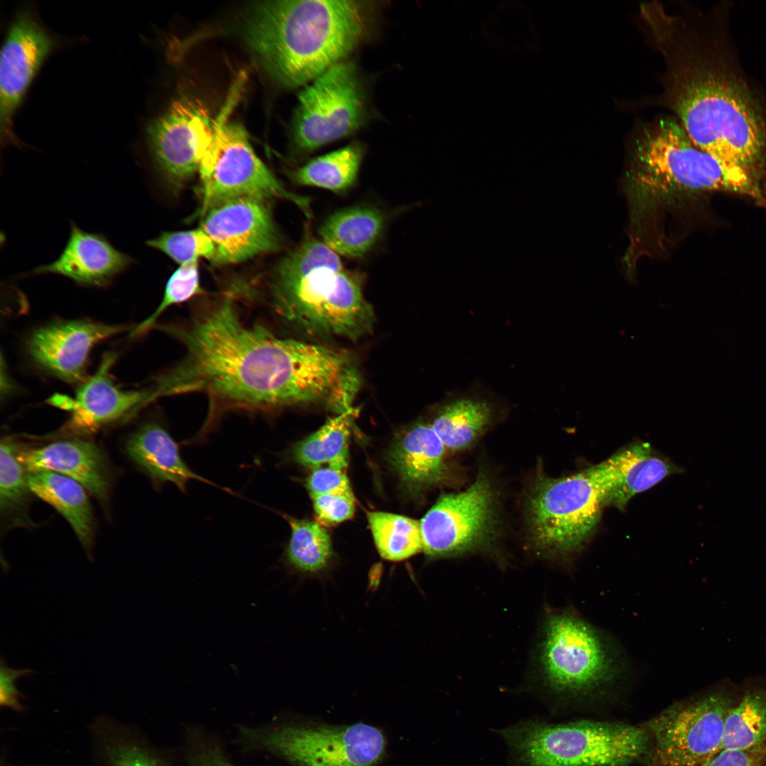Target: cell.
Here are the masks:
<instances>
[{
	"label": "cell",
	"mask_w": 766,
	"mask_h": 766,
	"mask_svg": "<svg viewBox=\"0 0 766 766\" xmlns=\"http://www.w3.org/2000/svg\"><path fill=\"white\" fill-rule=\"evenodd\" d=\"M628 177L631 194L645 206L709 192L735 193L766 206V192L761 187L698 148L671 118L660 119L643 130Z\"/></svg>",
	"instance_id": "5b68a950"
},
{
	"label": "cell",
	"mask_w": 766,
	"mask_h": 766,
	"mask_svg": "<svg viewBox=\"0 0 766 766\" xmlns=\"http://www.w3.org/2000/svg\"><path fill=\"white\" fill-rule=\"evenodd\" d=\"M670 107L693 143L766 189V122L736 80L694 59L675 35L657 44Z\"/></svg>",
	"instance_id": "7a4b0ae2"
},
{
	"label": "cell",
	"mask_w": 766,
	"mask_h": 766,
	"mask_svg": "<svg viewBox=\"0 0 766 766\" xmlns=\"http://www.w3.org/2000/svg\"><path fill=\"white\" fill-rule=\"evenodd\" d=\"M32 669H13L8 667L3 657L0 667V704L2 707L19 711L23 709L21 699L23 695L18 691L15 682L22 677H30Z\"/></svg>",
	"instance_id": "ab89813d"
},
{
	"label": "cell",
	"mask_w": 766,
	"mask_h": 766,
	"mask_svg": "<svg viewBox=\"0 0 766 766\" xmlns=\"http://www.w3.org/2000/svg\"><path fill=\"white\" fill-rule=\"evenodd\" d=\"M18 457L28 472L51 471L68 477L106 504L111 472L101 450L82 439L55 441L44 446L19 450Z\"/></svg>",
	"instance_id": "44dd1931"
},
{
	"label": "cell",
	"mask_w": 766,
	"mask_h": 766,
	"mask_svg": "<svg viewBox=\"0 0 766 766\" xmlns=\"http://www.w3.org/2000/svg\"><path fill=\"white\" fill-rule=\"evenodd\" d=\"M126 450L158 486L172 483L185 492L189 482L196 480L229 492L194 472L181 457L177 443L159 423H148L140 427L128 438Z\"/></svg>",
	"instance_id": "603a6c76"
},
{
	"label": "cell",
	"mask_w": 766,
	"mask_h": 766,
	"mask_svg": "<svg viewBox=\"0 0 766 766\" xmlns=\"http://www.w3.org/2000/svg\"><path fill=\"white\" fill-rule=\"evenodd\" d=\"M593 468L604 491L606 506L621 510L635 495L681 471L645 442L626 445Z\"/></svg>",
	"instance_id": "d6986e66"
},
{
	"label": "cell",
	"mask_w": 766,
	"mask_h": 766,
	"mask_svg": "<svg viewBox=\"0 0 766 766\" xmlns=\"http://www.w3.org/2000/svg\"><path fill=\"white\" fill-rule=\"evenodd\" d=\"M18 448L8 440L0 447V508L2 517L12 524L29 525L26 513L30 494L28 471L20 462Z\"/></svg>",
	"instance_id": "d6a6232c"
},
{
	"label": "cell",
	"mask_w": 766,
	"mask_h": 766,
	"mask_svg": "<svg viewBox=\"0 0 766 766\" xmlns=\"http://www.w3.org/2000/svg\"><path fill=\"white\" fill-rule=\"evenodd\" d=\"M526 506L528 535L533 546L550 556L566 557L587 543L606 502L592 466L557 478L539 472Z\"/></svg>",
	"instance_id": "52a82bcc"
},
{
	"label": "cell",
	"mask_w": 766,
	"mask_h": 766,
	"mask_svg": "<svg viewBox=\"0 0 766 766\" xmlns=\"http://www.w3.org/2000/svg\"><path fill=\"white\" fill-rule=\"evenodd\" d=\"M33 494L52 506L67 521L92 560L94 521L85 488L75 480L51 471L28 472Z\"/></svg>",
	"instance_id": "cb8c5ba5"
},
{
	"label": "cell",
	"mask_w": 766,
	"mask_h": 766,
	"mask_svg": "<svg viewBox=\"0 0 766 766\" xmlns=\"http://www.w3.org/2000/svg\"><path fill=\"white\" fill-rule=\"evenodd\" d=\"M116 356L106 354L95 374L85 380L74 399L53 398L52 404L71 411L65 426L67 432L85 434L96 431L152 401L151 389L123 391L116 387L109 373Z\"/></svg>",
	"instance_id": "ac0fdd59"
},
{
	"label": "cell",
	"mask_w": 766,
	"mask_h": 766,
	"mask_svg": "<svg viewBox=\"0 0 766 766\" xmlns=\"http://www.w3.org/2000/svg\"><path fill=\"white\" fill-rule=\"evenodd\" d=\"M185 757L187 766H236L228 757L220 743L199 731L189 733Z\"/></svg>",
	"instance_id": "d590c367"
},
{
	"label": "cell",
	"mask_w": 766,
	"mask_h": 766,
	"mask_svg": "<svg viewBox=\"0 0 766 766\" xmlns=\"http://www.w3.org/2000/svg\"><path fill=\"white\" fill-rule=\"evenodd\" d=\"M291 528L285 550L288 565L301 572L312 573L324 569L333 550L330 536L318 523L284 516Z\"/></svg>",
	"instance_id": "1f68e13d"
},
{
	"label": "cell",
	"mask_w": 766,
	"mask_h": 766,
	"mask_svg": "<svg viewBox=\"0 0 766 766\" xmlns=\"http://www.w3.org/2000/svg\"><path fill=\"white\" fill-rule=\"evenodd\" d=\"M135 262L104 235L84 231L71 222L68 240L59 257L30 273L60 274L80 285L104 287Z\"/></svg>",
	"instance_id": "ffe728a7"
},
{
	"label": "cell",
	"mask_w": 766,
	"mask_h": 766,
	"mask_svg": "<svg viewBox=\"0 0 766 766\" xmlns=\"http://www.w3.org/2000/svg\"><path fill=\"white\" fill-rule=\"evenodd\" d=\"M359 409L330 417L316 431L296 443L290 449L291 459L303 466L318 468L323 464L345 470L349 460L348 444L353 423Z\"/></svg>",
	"instance_id": "4316f807"
},
{
	"label": "cell",
	"mask_w": 766,
	"mask_h": 766,
	"mask_svg": "<svg viewBox=\"0 0 766 766\" xmlns=\"http://www.w3.org/2000/svg\"><path fill=\"white\" fill-rule=\"evenodd\" d=\"M55 39L28 11L18 12L1 52L0 126L6 143H16L13 116L40 67L55 50Z\"/></svg>",
	"instance_id": "2e32d148"
},
{
	"label": "cell",
	"mask_w": 766,
	"mask_h": 766,
	"mask_svg": "<svg viewBox=\"0 0 766 766\" xmlns=\"http://www.w3.org/2000/svg\"><path fill=\"white\" fill-rule=\"evenodd\" d=\"M158 328L184 355L152 387L157 398L202 392L210 412L199 438L229 410L273 411L318 406L336 414L353 407L362 386L357 359L347 350L282 338L244 323L229 294L186 322Z\"/></svg>",
	"instance_id": "6da1fadb"
},
{
	"label": "cell",
	"mask_w": 766,
	"mask_h": 766,
	"mask_svg": "<svg viewBox=\"0 0 766 766\" xmlns=\"http://www.w3.org/2000/svg\"><path fill=\"white\" fill-rule=\"evenodd\" d=\"M267 201L233 198L211 206L201 215L200 227L215 247L213 264L238 263L280 249L281 238Z\"/></svg>",
	"instance_id": "9a60e30c"
},
{
	"label": "cell",
	"mask_w": 766,
	"mask_h": 766,
	"mask_svg": "<svg viewBox=\"0 0 766 766\" xmlns=\"http://www.w3.org/2000/svg\"><path fill=\"white\" fill-rule=\"evenodd\" d=\"M766 744V691L749 690L726 716L721 750H745Z\"/></svg>",
	"instance_id": "f546056e"
},
{
	"label": "cell",
	"mask_w": 766,
	"mask_h": 766,
	"mask_svg": "<svg viewBox=\"0 0 766 766\" xmlns=\"http://www.w3.org/2000/svg\"><path fill=\"white\" fill-rule=\"evenodd\" d=\"M127 329L87 321L57 322L40 328L28 340V351L40 367L68 382L83 380L91 349Z\"/></svg>",
	"instance_id": "e0dca14e"
},
{
	"label": "cell",
	"mask_w": 766,
	"mask_h": 766,
	"mask_svg": "<svg viewBox=\"0 0 766 766\" xmlns=\"http://www.w3.org/2000/svg\"><path fill=\"white\" fill-rule=\"evenodd\" d=\"M91 732L99 766H172L130 726L112 718H97Z\"/></svg>",
	"instance_id": "484cf974"
},
{
	"label": "cell",
	"mask_w": 766,
	"mask_h": 766,
	"mask_svg": "<svg viewBox=\"0 0 766 766\" xmlns=\"http://www.w3.org/2000/svg\"><path fill=\"white\" fill-rule=\"evenodd\" d=\"M248 748L277 756L296 766H376L387 742L377 728L365 723L334 726L285 723L240 728Z\"/></svg>",
	"instance_id": "9c48e42d"
},
{
	"label": "cell",
	"mask_w": 766,
	"mask_h": 766,
	"mask_svg": "<svg viewBox=\"0 0 766 766\" xmlns=\"http://www.w3.org/2000/svg\"><path fill=\"white\" fill-rule=\"evenodd\" d=\"M369 6L350 0H280L254 6L244 37L278 84L306 85L344 60L367 34Z\"/></svg>",
	"instance_id": "3957f363"
},
{
	"label": "cell",
	"mask_w": 766,
	"mask_h": 766,
	"mask_svg": "<svg viewBox=\"0 0 766 766\" xmlns=\"http://www.w3.org/2000/svg\"><path fill=\"white\" fill-rule=\"evenodd\" d=\"M367 117L357 69L342 60L306 84L298 95L292 123L296 147L313 151L357 131Z\"/></svg>",
	"instance_id": "8fae6325"
},
{
	"label": "cell",
	"mask_w": 766,
	"mask_h": 766,
	"mask_svg": "<svg viewBox=\"0 0 766 766\" xmlns=\"http://www.w3.org/2000/svg\"><path fill=\"white\" fill-rule=\"evenodd\" d=\"M492 412L484 401L460 399L439 408L431 424L445 448L460 450L482 434Z\"/></svg>",
	"instance_id": "83f0119b"
},
{
	"label": "cell",
	"mask_w": 766,
	"mask_h": 766,
	"mask_svg": "<svg viewBox=\"0 0 766 766\" xmlns=\"http://www.w3.org/2000/svg\"><path fill=\"white\" fill-rule=\"evenodd\" d=\"M367 519L375 545L382 558L401 561L423 550L419 521L382 511L368 512Z\"/></svg>",
	"instance_id": "4dcf8cb0"
},
{
	"label": "cell",
	"mask_w": 766,
	"mask_h": 766,
	"mask_svg": "<svg viewBox=\"0 0 766 766\" xmlns=\"http://www.w3.org/2000/svg\"><path fill=\"white\" fill-rule=\"evenodd\" d=\"M364 148L357 143L327 153L296 170L292 177L300 185L343 192L356 182Z\"/></svg>",
	"instance_id": "f1b7e54d"
},
{
	"label": "cell",
	"mask_w": 766,
	"mask_h": 766,
	"mask_svg": "<svg viewBox=\"0 0 766 766\" xmlns=\"http://www.w3.org/2000/svg\"><path fill=\"white\" fill-rule=\"evenodd\" d=\"M146 132L160 177L176 190L199 174L213 140L214 121L201 102L185 96L174 101Z\"/></svg>",
	"instance_id": "5bb4252c"
},
{
	"label": "cell",
	"mask_w": 766,
	"mask_h": 766,
	"mask_svg": "<svg viewBox=\"0 0 766 766\" xmlns=\"http://www.w3.org/2000/svg\"><path fill=\"white\" fill-rule=\"evenodd\" d=\"M1 766H6V765H1Z\"/></svg>",
	"instance_id": "60d3db41"
},
{
	"label": "cell",
	"mask_w": 766,
	"mask_h": 766,
	"mask_svg": "<svg viewBox=\"0 0 766 766\" xmlns=\"http://www.w3.org/2000/svg\"><path fill=\"white\" fill-rule=\"evenodd\" d=\"M203 294L204 291L200 284L198 262L180 265L168 279L160 304L154 312L133 330L131 335L137 336L147 332L169 307Z\"/></svg>",
	"instance_id": "e575fe53"
},
{
	"label": "cell",
	"mask_w": 766,
	"mask_h": 766,
	"mask_svg": "<svg viewBox=\"0 0 766 766\" xmlns=\"http://www.w3.org/2000/svg\"><path fill=\"white\" fill-rule=\"evenodd\" d=\"M223 111L214 121V136L199 172L200 216L211 206L236 197L286 199L311 216L310 201L288 191L254 151L244 127L227 121Z\"/></svg>",
	"instance_id": "30bf717a"
},
{
	"label": "cell",
	"mask_w": 766,
	"mask_h": 766,
	"mask_svg": "<svg viewBox=\"0 0 766 766\" xmlns=\"http://www.w3.org/2000/svg\"><path fill=\"white\" fill-rule=\"evenodd\" d=\"M384 223V216L378 209L355 206L329 216L318 232L323 243L336 254L359 258L374 247L383 231Z\"/></svg>",
	"instance_id": "d4e9b609"
},
{
	"label": "cell",
	"mask_w": 766,
	"mask_h": 766,
	"mask_svg": "<svg viewBox=\"0 0 766 766\" xmlns=\"http://www.w3.org/2000/svg\"><path fill=\"white\" fill-rule=\"evenodd\" d=\"M445 449L431 424L421 421L398 434L388 460L403 485L418 494L448 479Z\"/></svg>",
	"instance_id": "7402d4cb"
},
{
	"label": "cell",
	"mask_w": 766,
	"mask_h": 766,
	"mask_svg": "<svg viewBox=\"0 0 766 766\" xmlns=\"http://www.w3.org/2000/svg\"><path fill=\"white\" fill-rule=\"evenodd\" d=\"M735 703L725 692L677 702L644 722L652 742L644 766H699L721 750L726 716Z\"/></svg>",
	"instance_id": "7c38bea8"
},
{
	"label": "cell",
	"mask_w": 766,
	"mask_h": 766,
	"mask_svg": "<svg viewBox=\"0 0 766 766\" xmlns=\"http://www.w3.org/2000/svg\"><path fill=\"white\" fill-rule=\"evenodd\" d=\"M699 766H766V744L745 750L723 749Z\"/></svg>",
	"instance_id": "f35d334b"
},
{
	"label": "cell",
	"mask_w": 766,
	"mask_h": 766,
	"mask_svg": "<svg viewBox=\"0 0 766 766\" xmlns=\"http://www.w3.org/2000/svg\"><path fill=\"white\" fill-rule=\"evenodd\" d=\"M364 277L308 233L277 267L267 301L287 327L313 338L355 341L370 333L374 312L363 294Z\"/></svg>",
	"instance_id": "277c9868"
},
{
	"label": "cell",
	"mask_w": 766,
	"mask_h": 766,
	"mask_svg": "<svg viewBox=\"0 0 766 766\" xmlns=\"http://www.w3.org/2000/svg\"><path fill=\"white\" fill-rule=\"evenodd\" d=\"M311 497L321 494L353 496L345 470L328 467L314 469L306 480Z\"/></svg>",
	"instance_id": "74e56055"
},
{
	"label": "cell",
	"mask_w": 766,
	"mask_h": 766,
	"mask_svg": "<svg viewBox=\"0 0 766 766\" xmlns=\"http://www.w3.org/2000/svg\"><path fill=\"white\" fill-rule=\"evenodd\" d=\"M145 244L160 250L180 265L198 262L201 257L211 262L215 247L210 237L201 228L182 231H165L149 239Z\"/></svg>",
	"instance_id": "836d02e7"
},
{
	"label": "cell",
	"mask_w": 766,
	"mask_h": 766,
	"mask_svg": "<svg viewBox=\"0 0 766 766\" xmlns=\"http://www.w3.org/2000/svg\"><path fill=\"white\" fill-rule=\"evenodd\" d=\"M498 733L508 746L506 766H633L645 765L652 750L643 724L618 721L532 718Z\"/></svg>",
	"instance_id": "8992f818"
},
{
	"label": "cell",
	"mask_w": 766,
	"mask_h": 766,
	"mask_svg": "<svg viewBox=\"0 0 766 766\" xmlns=\"http://www.w3.org/2000/svg\"><path fill=\"white\" fill-rule=\"evenodd\" d=\"M495 496L484 472L465 490L442 494L420 521L423 550L439 557L491 546L498 531Z\"/></svg>",
	"instance_id": "4fadbf2b"
},
{
	"label": "cell",
	"mask_w": 766,
	"mask_h": 766,
	"mask_svg": "<svg viewBox=\"0 0 766 766\" xmlns=\"http://www.w3.org/2000/svg\"><path fill=\"white\" fill-rule=\"evenodd\" d=\"M540 661L547 688L560 700L602 696L621 677L617 653L601 633L573 614L551 616L544 629Z\"/></svg>",
	"instance_id": "ba28073f"
},
{
	"label": "cell",
	"mask_w": 766,
	"mask_h": 766,
	"mask_svg": "<svg viewBox=\"0 0 766 766\" xmlns=\"http://www.w3.org/2000/svg\"><path fill=\"white\" fill-rule=\"evenodd\" d=\"M311 499L317 521L321 525L334 526L350 519L354 514V496L321 494Z\"/></svg>",
	"instance_id": "8d00e7d4"
}]
</instances>
